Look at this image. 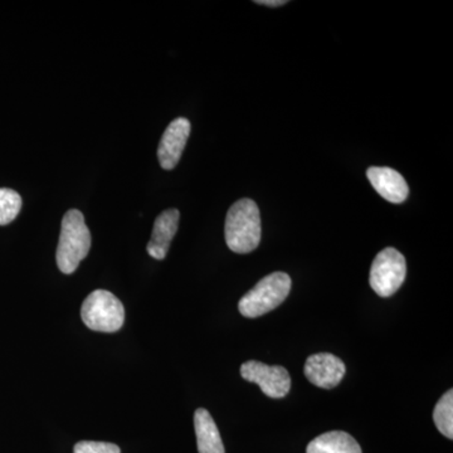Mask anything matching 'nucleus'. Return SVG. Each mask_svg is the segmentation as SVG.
<instances>
[{
	"mask_svg": "<svg viewBox=\"0 0 453 453\" xmlns=\"http://www.w3.org/2000/svg\"><path fill=\"white\" fill-rule=\"evenodd\" d=\"M226 243L231 251L250 253L261 242V216L252 199L235 202L226 217Z\"/></svg>",
	"mask_w": 453,
	"mask_h": 453,
	"instance_id": "obj_1",
	"label": "nucleus"
},
{
	"mask_svg": "<svg viewBox=\"0 0 453 453\" xmlns=\"http://www.w3.org/2000/svg\"><path fill=\"white\" fill-rule=\"evenodd\" d=\"M91 249V234L85 217L77 210L68 211L62 219L61 234L57 247V266L65 275H71L86 258Z\"/></svg>",
	"mask_w": 453,
	"mask_h": 453,
	"instance_id": "obj_2",
	"label": "nucleus"
},
{
	"mask_svg": "<svg viewBox=\"0 0 453 453\" xmlns=\"http://www.w3.org/2000/svg\"><path fill=\"white\" fill-rule=\"evenodd\" d=\"M291 286L292 281L288 273H271L244 295L238 303V309L244 318H259L281 305L288 299Z\"/></svg>",
	"mask_w": 453,
	"mask_h": 453,
	"instance_id": "obj_3",
	"label": "nucleus"
},
{
	"mask_svg": "<svg viewBox=\"0 0 453 453\" xmlns=\"http://www.w3.org/2000/svg\"><path fill=\"white\" fill-rule=\"evenodd\" d=\"M81 318L83 324L94 332L116 333L125 323V309L111 292L96 290L83 301Z\"/></svg>",
	"mask_w": 453,
	"mask_h": 453,
	"instance_id": "obj_4",
	"label": "nucleus"
},
{
	"mask_svg": "<svg viewBox=\"0 0 453 453\" xmlns=\"http://www.w3.org/2000/svg\"><path fill=\"white\" fill-rule=\"evenodd\" d=\"M407 275L404 256L393 247H387L375 256L371 268L369 282L375 294L390 297L403 285Z\"/></svg>",
	"mask_w": 453,
	"mask_h": 453,
	"instance_id": "obj_5",
	"label": "nucleus"
},
{
	"mask_svg": "<svg viewBox=\"0 0 453 453\" xmlns=\"http://www.w3.org/2000/svg\"><path fill=\"white\" fill-rule=\"evenodd\" d=\"M241 375L244 380L257 384L270 398L281 399L290 392V374L283 366H271L257 360H250L241 366Z\"/></svg>",
	"mask_w": 453,
	"mask_h": 453,
	"instance_id": "obj_6",
	"label": "nucleus"
},
{
	"mask_svg": "<svg viewBox=\"0 0 453 453\" xmlns=\"http://www.w3.org/2000/svg\"><path fill=\"white\" fill-rule=\"evenodd\" d=\"M345 372L344 362L330 353L314 354L305 363V377L319 388H335L344 378Z\"/></svg>",
	"mask_w": 453,
	"mask_h": 453,
	"instance_id": "obj_7",
	"label": "nucleus"
},
{
	"mask_svg": "<svg viewBox=\"0 0 453 453\" xmlns=\"http://www.w3.org/2000/svg\"><path fill=\"white\" fill-rule=\"evenodd\" d=\"M189 135L190 122L188 119L178 118L170 122L157 148V159L163 169L172 170L178 165Z\"/></svg>",
	"mask_w": 453,
	"mask_h": 453,
	"instance_id": "obj_8",
	"label": "nucleus"
},
{
	"mask_svg": "<svg viewBox=\"0 0 453 453\" xmlns=\"http://www.w3.org/2000/svg\"><path fill=\"white\" fill-rule=\"evenodd\" d=\"M366 177L378 195L383 196L386 201L401 204L410 195L407 181L395 169L372 166L366 170Z\"/></svg>",
	"mask_w": 453,
	"mask_h": 453,
	"instance_id": "obj_9",
	"label": "nucleus"
},
{
	"mask_svg": "<svg viewBox=\"0 0 453 453\" xmlns=\"http://www.w3.org/2000/svg\"><path fill=\"white\" fill-rule=\"evenodd\" d=\"M178 210L164 211L155 219L153 226V234H151L150 241H149L146 251L155 259H164L168 255L170 243L178 231L179 225Z\"/></svg>",
	"mask_w": 453,
	"mask_h": 453,
	"instance_id": "obj_10",
	"label": "nucleus"
},
{
	"mask_svg": "<svg viewBox=\"0 0 453 453\" xmlns=\"http://www.w3.org/2000/svg\"><path fill=\"white\" fill-rule=\"evenodd\" d=\"M195 428L199 453H226L219 427L204 408L196 411Z\"/></svg>",
	"mask_w": 453,
	"mask_h": 453,
	"instance_id": "obj_11",
	"label": "nucleus"
},
{
	"mask_svg": "<svg viewBox=\"0 0 453 453\" xmlns=\"http://www.w3.org/2000/svg\"><path fill=\"white\" fill-rule=\"evenodd\" d=\"M306 453H362V449L347 432L332 431L312 440Z\"/></svg>",
	"mask_w": 453,
	"mask_h": 453,
	"instance_id": "obj_12",
	"label": "nucleus"
},
{
	"mask_svg": "<svg viewBox=\"0 0 453 453\" xmlns=\"http://www.w3.org/2000/svg\"><path fill=\"white\" fill-rule=\"evenodd\" d=\"M434 421L443 436L453 438V390H449L438 401L434 411Z\"/></svg>",
	"mask_w": 453,
	"mask_h": 453,
	"instance_id": "obj_13",
	"label": "nucleus"
},
{
	"mask_svg": "<svg viewBox=\"0 0 453 453\" xmlns=\"http://www.w3.org/2000/svg\"><path fill=\"white\" fill-rule=\"evenodd\" d=\"M22 210V198L16 190L0 188V226H7Z\"/></svg>",
	"mask_w": 453,
	"mask_h": 453,
	"instance_id": "obj_14",
	"label": "nucleus"
},
{
	"mask_svg": "<svg viewBox=\"0 0 453 453\" xmlns=\"http://www.w3.org/2000/svg\"><path fill=\"white\" fill-rule=\"evenodd\" d=\"M73 453H121L119 446L113 443L82 441L74 446Z\"/></svg>",
	"mask_w": 453,
	"mask_h": 453,
	"instance_id": "obj_15",
	"label": "nucleus"
},
{
	"mask_svg": "<svg viewBox=\"0 0 453 453\" xmlns=\"http://www.w3.org/2000/svg\"><path fill=\"white\" fill-rule=\"evenodd\" d=\"M255 3H257L259 5H266V7H282V5H285L286 0H256Z\"/></svg>",
	"mask_w": 453,
	"mask_h": 453,
	"instance_id": "obj_16",
	"label": "nucleus"
}]
</instances>
